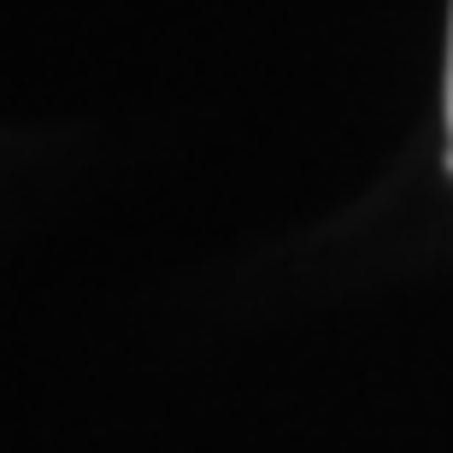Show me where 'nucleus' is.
Wrapping results in <instances>:
<instances>
[{"label":"nucleus","mask_w":453,"mask_h":453,"mask_svg":"<svg viewBox=\"0 0 453 453\" xmlns=\"http://www.w3.org/2000/svg\"><path fill=\"white\" fill-rule=\"evenodd\" d=\"M448 171H453V30H448Z\"/></svg>","instance_id":"1"}]
</instances>
